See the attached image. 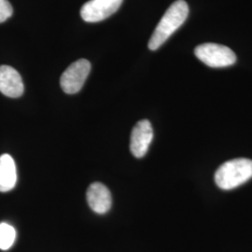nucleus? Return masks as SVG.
I'll return each mask as SVG.
<instances>
[{"instance_id": "f257e3e1", "label": "nucleus", "mask_w": 252, "mask_h": 252, "mask_svg": "<svg viewBox=\"0 0 252 252\" xmlns=\"http://www.w3.org/2000/svg\"><path fill=\"white\" fill-rule=\"evenodd\" d=\"M189 14V6L184 0H177L165 11L149 41V49L158 50L180 28Z\"/></svg>"}, {"instance_id": "0eeeda50", "label": "nucleus", "mask_w": 252, "mask_h": 252, "mask_svg": "<svg viewBox=\"0 0 252 252\" xmlns=\"http://www.w3.org/2000/svg\"><path fill=\"white\" fill-rule=\"evenodd\" d=\"M24 82L16 69L9 65H0V92L11 98L23 95Z\"/></svg>"}, {"instance_id": "9b49d317", "label": "nucleus", "mask_w": 252, "mask_h": 252, "mask_svg": "<svg viewBox=\"0 0 252 252\" xmlns=\"http://www.w3.org/2000/svg\"><path fill=\"white\" fill-rule=\"evenodd\" d=\"M13 13L12 6L8 0H0V24L11 17Z\"/></svg>"}, {"instance_id": "6e6552de", "label": "nucleus", "mask_w": 252, "mask_h": 252, "mask_svg": "<svg viewBox=\"0 0 252 252\" xmlns=\"http://www.w3.org/2000/svg\"><path fill=\"white\" fill-rule=\"evenodd\" d=\"M86 197L91 209L97 214H105L110 209L112 203L110 191L100 182L91 184L87 189Z\"/></svg>"}, {"instance_id": "9d476101", "label": "nucleus", "mask_w": 252, "mask_h": 252, "mask_svg": "<svg viewBox=\"0 0 252 252\" xmlns=\"http://www.w3.org/2000/svg\"><path fill=\"white\" fill-rule=\"evenodd\" d=\"M15 238L16 231L12 226L6 222L0 223V250H9L14 243Z\"/></svg>"}, {"instance_id": "39448f33", "label": "nucleus", "mask_w": 252, "mask_h": 252, "mask_svg": "<svg viewBox=\"0 0 252 252\" xmlns=\"http://www.w3.org/2000/svg\"><path fill=\"white\" fill-rule=\"evenodd\" d=\"M124 0H90L81 9V18L87 23H97L110 17Z\"/></svg>"}, {"instance_id": "423d86ee", "label": "nucleus", "mask_w": 252, "mask_h": 252, "mask_svg": "<svg viewBox=\"0 0 252 252\" xmlns=\"http://www.w3.org/2000/svg\"><path fill=\"white\" fill-rule=\"evenodd\" d=\"M153 138L152 124L148 120H141L134 126L130 139V150L136 158H142L148 153Z\"/></svg>"}, {"instance_id": "1a4fd4ad", "label": "nucleus", "mask_w": 252, "mask_h": 252, "mask_svg": "<svg viewBox=\"0 0 252 252\" xmlns=\"http://www.w3.org/2000/svg\"><path fill=\"white\" fill-rule=\"evenodd\" d=\"M17 182V171L14 160L9 154L0 156V191L13 189Z\"/></svg>"}, {"instance_id": "20e7f679", "label": "nucleus", "mask_w": 252, "mask_h": 252, "mask_svg": "<svg viewBox=\"0 0 252 252\" xmlns=\"http://www.w3.org/2000/svg\"><path fill=\"white\" fill-rule=\"evenodd\" d=\"M91 71V63L86 59H80L71 63L62 74L60 84L62 90L68 94L81 90Z\"/></svg>"}, {"instance_id": "7ed1b4c3", "label": "nucleus", "mask_w": 252, "mask_h": 252, "mask_svg": "<svg viewBox=\"0 0 252 252\" xmlns=\"http://www.w3.org/2000/svg\"><path fill=\"white\" fill-rule=\"evenodd\" d=\"M194 54L201 62L210 67H227L236 62V55L230 48L217 43H204L197 46Z\"/></svg>"}, {"instance_id": "f03ea898", "label": "nucleus", "mask_w": 252, "mask_h": 252, "mask_svg": "<svg viewBox=\"0 0 252 252\" xmlns=\"http://www.w3.org/2000/svg\"><path fill=\"white\" fill-rule=\"evenodd\" d=\"M252 178V160L236 158L222 163L215 173V182L219 188L233 189Z\"/></svg>"}]
</instances>
